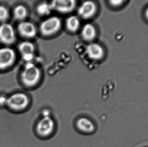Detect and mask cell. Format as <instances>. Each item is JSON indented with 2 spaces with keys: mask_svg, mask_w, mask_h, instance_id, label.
Returning a JSON list of instances; mask_svg holds the SVG:
<instances>
[{
  "mask_svg": "<svg viewBox=\"0 0 148 147\" xmlns=\"http://www.w3.org/2000/svg\"><path fill=\"white\" fill-rule=\"evenodd\" d=\"M145 15L146 19H147V20L148 21V7L147 8L146 11H145Z\"/></svg>",
  "mask_w": 148,
  "mask_h": 147,
  "instance_id": "cell-20",
  "label": "cell"
},
{
  "mask_svg": "<svg viewBox=\"0 0 148 147\" xmlns=\"http://www.w3.org/2000/svg\"><path fill=\"white\" fill-rule=\"evenodd\" d=\"M76 125L78 130L84 133H91L95 130V126L94 122L87 117L78 118L76 123Z\"/></svg>",
  "mask_w": 148,
  "mask_h": 147,
  "instance_id": "cell-10",
  "label": "cell"
},
{
  "mask_svg": "<svg viewBox=\"0 0 148 147\" xmlns=\"http://www.w3.org/2000/svg\"><path fill=\"white\" fill-rule=\"evenodd\" d=\"M96 11V5L95 3L91 1H86L79 7L77 13L83 19H88L92 17Z\"/></svg>",
  "mask_w": 148,
  "mask_h": 147,
  "instance_id": "cell-8",
  "label": "cell"
},
{
  "mask_svg": "<svg viewBox=\"0 0 148 147\" xmlns=\"http://www.w3.org/2000/svg\"><path fill=\"white\" fill-rule=\"evenodd\" d=\"M61 26L60 20L56 16L48 18L40 25L41 33L45 36H50L57 33Z\"/></svg>",
  "mask_w": 148,
  "mask_h": 147,
  "instance_id": "cell-4",
  "label": "cell"
},
{
  "mask_svg": "<svg viewBox=\"0 0 148 147\" xmlns=\"http://www.w3.org/2000/svg\"><path fill=\"white\" fill-rule=\"evenodd\" d=\"M16 37L13 26L9 23L0 25V41L5 45H10L16 41Z\"/></svg>",
  "mask_w": 148,
  "mask_h": 147,
  "instance_id": "cell-5",
  "label": "cell"
},
{
  "mask_svg": "<svg viewBox=\"0 0 148 147\" xmlns=\"http://www.w3.org/2000/svg\"><path fill=\"white\" fill-rule=\"evenodd\" d=\"M17 30L20 35L25 38H33L36 33V28L34 25L29 22H21L18 25Z\"/></svg>",
  "mask_w": 148,
  "mask_h": 147,
  "instance_id": "cell-9",
  "label": "cell"
},
{
  "mask_svg": "<svg viewBox=\"0 0 148 147\" xmlns=\"http://www.w3.org/2000/svg\"><path fill=\"white\" fill-rule=\"evenodd\" d=\"M9 13L8 9L4 6H0V22L4 23L8 19Z\"/></svg>",
  "mask_w": 148,
  "mask_h": 147,
  "instance_id": "cell-17",
  "label": "cell"
},
{
  "mask_svg": "<svg viewBox=\"0 0 148 147\" xmlns=\"http://www.w3.org/2000/svg\"><path fill=\"white\" fill-rule=\"evenodd\" d=\"M14 16L16 20L19 21H23L26 19L27 16V10L25 6L22 5H19L16 6L14 9Z\"/></svg>",
  "mask_w": 148,
  "mask_h": 147,
  "instance_id": "cell-14",
  "label": "cell"
},
{
  "mask_svg": "<svg viewBox=\"0 0 148 147\" xmlns=\"http://www.w3.org/2000/svg\"><path fill=\"white\" fill-rule=\"evenodd\" d=\"M40 78L39 68L33 63L28 62L21 75L22 83L28 87H33L38 83Z\"/></svg>",
  "mask_w": 148,
  "mask_h": 147,
  "instance_id": "cell-1",
  "label": "cell"
},
{
  "mask_svg": "<svg viewBox=\"0 0 148 147\" xmlns=\"http://www.w3.org/2000/svg\"><path fill=\"white\" fill-rule=\"evenodd\" d=\"M81 35L84 39L87 41H91L95 38L96 31L92 24L88 23L83 27Z\"/></svg>",
  "mask_w": 148,
  "mask_h": 147,
  "instance_id": "cell-12",
  "label": "cell"
},
{
  "mask_svg": "<svg viewBox=\"0 0 148 147\" xmlns=\"http://www.w3.org/2000/svg\"><path fill=\"white\" fill-rule=\"evenodd\" d=\"M52 10L50 4L46 2L42 3L37 6L36 8L38 14L41 16L48 15Z\"/></svg>",
  "mask_w": 148,
  "mask_h": 147,
  "instance_id": "cell-16",
  "label": "cell"
},
{
  "mask_svg": "<svg viewBox=\"0 0 148 147\" xmlns=\"http://www.w3.org/2000/svg\"><path fill=\"white\" fill-rule=\"evenodd\" d=\"M124 2L125 1H110L109 2L111 6L117 7L121 6L123 4Z\"/></svg>",
  "mask_w": 148,
  "mask_h": 147,
  "instance_id": "cell-18",
  "label": "cell"
},
{
  "mask_svg": "<svg viewBox=\"0 0 148 147\" xmlns=\"http://www.w3.org/2000/svg\"><path fill=\"white\" fill-rule=\"evenodd\" d=\"M86 52L90 58L95 60L101 59L104 55V51L99 44L92 43L87 46Z\"/></svg>",
  "mask_w": 148,
  "mask_h": 147,
  "instance_id": "cell-11",
  "label": "cell"
},
{
  "mask_svg": "<svg viewBox=\"0 0 148 147\" xmlns=\"http://www.w3.org/2000/svg\"><path fill=\"white\" fill-rule=\"evenodd\" d=\"M29 100L26 94L16 93L7 98L6 105L8 108L14 111L24 110L28 107Z\"/></svg>",
  "mask_w": 148,
  "mask_h": 147,
  "instance_id": "cell-2",
  "label": "cell"
},
{
  "mask_svg": "<svg viewBox=\"0 0 148 147\" xmlns=\"http://www.w3.org/2000/svg\"><path fill=\"white\" fill-rule=\"evenodd\" d=\"M18 49L22 56L28 54H34L35 47L33 43L29 41H25L19 44Z\"/></svg>",
  "mask_w": 148,
  "mask_h": 147,
  "instance_id": "cell-13",
  "label": "cell"
},
{
  "mask_svg": "<svg viewBox=\"0 0 148 147\" xmlns=\"http://www.w3.org/2000/svg\"><path fill=\"white\" fill-rule=\"evenodd\" d=\"M50 4L52 10H56L62 14H68L72 12L75 7L76 1L56 0L52 1Z\"/></svg>",
  "mask_w": 148,
  "mask_h": 147,
  "instance_id": "cell-7",
  "label": "cell"
},
{
  "mask_svg": "<svg viewBox=\"0 0 148 147\" xmlns=\"http://www.w3.org/2000/svg\"><path fill=\"white\" fill-rule=\"evenodd\" d=\"M7 97L5 96L0 97V105L1 106H6Z\"/></svg>",
  "mask_w": 148,
  "mask_h": 147,
  "instance_id": "cell-19",
  "label": "cell"
},
{
  "mask_svg": "<svg viewBox=\"0 0 148 147\" xmlns=\"http://www.w3.org/2000/svg\"><path fill=\"white\" fill-rule=\"evenodd\" d=\"M36 126L37 133L41 137H47L53 134L55 128V123L49 116H42Z\"/></svg>",
  "mask_w": 148,
  "mask_h": 147,
  "instance_id": "cell-3",
  "label": "cell"
},
{
  "mask_svg": "<svg viewBox=\"0 0 148 147\" xmlns=\"http://www.w3.org/2000/svg\"><path fill=\"white\" fill-rule=\"evenodd\" d=\"M16 60L14 51L9 47L0 49V70L8 69L13 65Z\"/></svg>",
  "mask_w": 148,
  "mask_h": 147,
  "instance_id": "cell-6",
  "label": "cell"
},
{
  "mask_svg": "<svg viewBox=\"0 0 148 147\" xmlns=\"http://www.w3.org/2000/svg\"><path fill=\"white\" fill-rule=\"evenodd\" d=\"M66 26L69 31L75 32L77 31L80 26V21L77 16H72L66 20Z\"/></svg>",
  "mask_w": 148,
  "mask_h": 147,
  "instance_id": "cell-15",
  "label": "cell"
}]
</instances>
